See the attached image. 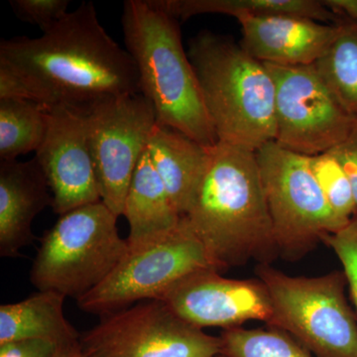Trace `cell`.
<instances>
[{
    "mask_svg": "<svg viewBox=\"0 0 357 357\" xmlns=\"http://www.w3.org/2000/svg\"><path fill=\"white\" fill-rule=\"evenodd\" d=\"M178 317L197 328H241L250 321L269 326L273 307L259 279H230L213 268L194 272L163 299Z\"/></svg>",
    "mask_w": 357,
    "mask_h": 357,
    "instance_id": "7c38bea8",
    "label": "cell"
},
{
    "mask_svg": "<svg viewBox=\"0 0 357 357\" xmlns=\"http://www.w3.org/2000/svg\"><path fill=\"white\" fill-rule=\"evenodd\" d=\"M241 45L249 55L268 64L307 66L318 62L332 46L340 25L294 15H245Z\"/></svg>",
    "mask_w": 357,
    "mask_h": 357,
    "instance_id": "5bb4252c",
    "label": "cell"
},
{
    "mask_svg": "<svg viewBox=\"0 0 357 357\" xmlns=\"http://www.w3.org/2000/svg\"><path fill=\"white\" fill-rule=\"evenodd\" d=\"M187 53L218 142L255 152L275 141V84L264 63L208 30L190 40Z\"/></svg>",
    "mask_w": 357,
    "mask_h": 357,
    "instance_id": "277c9868",
    "label": "cell"
},
{
    "mask_svg": "<svg viewBox=\"0 0 357 357\" xmlns=\"http://www.w3.org/2000/svg\"><path fill=\"white\" fill-rule=\"evenodd\" d=\"M117 218L102 201L60 215L42 236L30 271L32 285L77 301L98 287L128 249Z\"/></svg>",
    "mask_w": 357,
    "mask_h": 357,
    "instance_id": "5b68a950",
    "label": "cell"
},
{
    "mask_svg": "<svg viewBox=\"0 0 357 357\" xmlns=\"http://www.w3.org/2000/svg\"><path fill=\"white\" fill-rule=\"evenodd\" d=\"M55 357H84L82 351L81 344L79 342L76 344L63 345L60 347L58 354Z\"/></svg>",
    "mask_w": 357,
    "mask_h": 357,
    "instance_id": "f1b7e54d",
    "label": "cell"
},
{
    "mask_svg": "<svg viewBox=\"0 0 357 357\" xmlns=\"http://www.w3.org/2000/svg\"><path fill=\"white\" fill-rule=\"evenodd\" d=\"M218 272L278 257L255 152L218 142L184 217Z\"/></svg>",
    "mask_w": 357,
    "mask_h": 357,
    "instance_id": "7a4b0ae2",
    "label": "cell"
},
{
    "mask_svg": "<svg viewBox=\"0 0 357 357\" xmlns=\"http://www.w3.org/2000/svg\"><path fill=\"white\" fill-rule=\"evenodd\" d=\"M47 131L46 107L24 98H0V159L17 160L41 146Z\"/></svg>",
    "mask_w": 357,
    "mask_h": 357,
    "instance_id": "ffe728a7",
    "label": "cell"
},
{
    "mask_svg": "<svg viewBox=\"0 0 357 357\" xmlns=\"http://www.w3.org/2000/svg\"><path fill=\"white\" fill-rule=\"evenodd\" d=\"M0 43V98H24L45 107L84 109L102 98L140 93L132 57L84 1L42 31Z\"/></svg>",
    "mask_w": 357,
    "mask_h": 357,
    "instance_id": "6da1fadb",
    "label": "cell"
},
{
    "mask_svg": "<svg viewBox=\"0 0 357 357\" xmlns=\"http://www.w3.org/2000/svg\"><path fill=\"white\" fill-rule=\"evenodd\" d=\"M264 65L275 84V142L312 156L337 147L347 137L357 114L340 103L314 64Z\"/></svg>",
    "mask_w": 357,
    "mask_h": 357,
    "instance_id": "8fae6325",
    "label": "cell"
},
{
    "mask_svg": "<svg viewBox=\"0 0 357 357\" xmlns=\"http://www.w3.org/2000/svg\"><path fill=\"white\" fill-rule=\"evenodd\" d=\"M65 296L38 291L13 304L0 306V344L22 340H47L63 347L79 342L64 314Z\"/></svg>",
    "mask_w": 357,
    "mask_h": 357,
    "instance_id": "ac0fdd59",
    "label": "cell"
},
{
    "mask_svg": "<svg viewBox=\"0 0 357 357\" xmlns=\"http://www.w3.org/2000/svg\"><path fill=\"white\" fill-rule=\"evenodd\" d=\"M321 243L340 260L357 314V211L345 227L324 237Z\"/></svg>",
    "mask_w": 357,
    "mask_h": 357,
    "instance_id": "cb8c5ba5",
    "label": "cell"
},
{
    "mask_svg": "<svg viewBox=\"0 0 357 357\" xmlns=\"http://www.w3.org/2000/svg\"><path fill=\"white\" fill-rule=\"evenodd\" d=\"M84 357H218L222 340L178 317L163 301L100 317L79 337Z\"/></svg>",
    "mask_w": 357,
    "mask_h": 357,
    "instance_id": "9c48e42d",
    "label": "cell"
},
{
    "mask_svg": "<svg viewBox=\"0 0 357 357\" xmlns=\"http://www.w3.org/2000/svg\"><path fill=\"white\" fill-rule=\"evenodd\" d=\"M60 345L47 340H22L0 344V357H55Z\"/></svg>",
    "mask_w": 357,
    "mask_h": 357,
    "instance_id": "484cf974",
    "label": "cell"
},
{
    "mask_svg": "<svg viewBox=\"0 0 357 357\" xmlns=\"http://www.w3.org/2000/svg\"><path fill=\"white\" fill-rule=\"evenodd\" d=\"M213 267L206 249L184 218L153 241L129 246L105 280L77 302L82 311L103 317L145 301L162 300L194 272Z\"/></svg>",
    "mask_w": 357,
    "mask_h": 357,
    "instance_id": "ba28073f",
    "label": "cell"
},
{
    "mask_svg": "<svg viewBox=\"0 0 357 357\" xmlns=\"http://www.w3.org/2000/svg\"><path fill=\"white\" fill-rule=\"evenodd\" d=\"M47 131L35 158L41 166L57 215L102 201L89 151L84 109L46 107Z\"/></svg>",
    "mask_w": 357,
    "mask_h": 357,
    "instance_id": "4fadbf2b",
    "label": "cell"
},
{
    "mask_svg": "<svg viewBox=\"0 0 357 357\" xmlns=\"http://www.w3.org/2000/svg\"><path fill=\"white\" fill-rule=\"evenodd\" d=\"M211 148L158 123L150 135L148 154L182 218L208 166Z\"/></svg>",
    "mask_w": 357,
    "mask_h": 357,
    "instance_id": "2e32d148",
    "label": "cell"
},
{
    "mask_svg": "<svg viewBox=\"0 0 357 357\" xmlns=\"http://www.w3.org/2000/svg\"><path fill=\"white\" fill-rule=\"evenodd\" d=\"M53 198L36 158L0 163V255L16 258L35 241L32 223Z\"/></svg>",
    "mask_w": 357,
    "mask_h": 357,
    "instance_id": "9a60e30c",
    "label": "cell"
},
{
    "mask_svg": "<svg viewBox=\"0 0 357 357\" xmlns=\"http://www.w3.org/2000/svg\"><path fill=\"white\" fill-rule=\"evenodd\" d=\"M218 357H222V356H218Z\"/></svg>",
    "mask_w": 357,
    "mask_h": 357,
    "instance_id": "f546056e",
    "label": "cell"
},
{
    "mask_svg": "<svg viewBox=\"0 0 357 357\" xmlns=\"http://www.w3.org/2000/svg\"><path fill=\"white\" fill-rule=\"evenodd\" d=\"M14 14L22 22L38 25L42 31L65 17L69 0H10Z\"/></svg>",
    "mask_w": 357,
    "mask_h": 357,
    "instance_id": "d4e9b609",
    "label": "cell"
},
{
    "mask_svg": "<svg viewBox=\"0 0 357 357\" xmlns=\"http://www.w3.org/2000/svg\"><path fill=\"white\" fill-rule=\"evenodd\" d=\"M122 215L129 225V246L153 241L175 229L182 220L147 149L133 174Z\"/></svg>",
    "mask_w": 357,
    "mask_h": 357,
    "instance_id": "e0dca14e",
    "label": "cell"
},
{
    "mask_svg": "<svg viewBox=\"0 0 357 357\" xmlns=\"http://www.w3.org/2000/svg\"><path fill=\"white\" fill-rule=\"evenodd\" d=\"M340 25L337 39L314 66L340 103L357 114V23L344 20Z\"/></svg>",
    "mask_w": 357,
    "mask_h": 357,
    "instance_id": "44dd1931",
    "label": "cell"
},
{
    "mask_svg": "<svg viewBox=\"0 0 357 357\" xmlns=\"http://www.w3.org/2000/svg\"><path fill=\"white\" fill-rule=\"evenodd\" d=\"M323 2L338 17L357 23V0H323Z\"/></svg>",
    "mask_w": 357,
    "mask_h": 357,
    "instance_id": "83f0119b",
    "label": "cell"
},
{
    "mask_svg": "<svg viewBox=\"0 0 357 357\" xmlns=\"http://www.w3.org/2000/svg\"><path fill=\"white\" fill-rule=\"evenodd\" d=\"M84 110L100 199L119 218L157 124L153 105L138 93L102 98Z\"/></svg>",
    "mask_w": 357,
    "mask_h": 357,
    "instance_id": "30bf717a",
    "label": "cell"
},
{
    "mask_svg": "<svg viewBox=\"0 0 357 357\" xmlns=\"http://www.w3.org/2000/svg\"><path fill=\"white\" fill-rule=\"evenodd\" d=\"M255 273L271 299L269 326L289 333L314 357H357V314L347 300L342 270L291 276L259 264Z\"/></svg>",
    "mask_w": 357,
    "mask_h": 357,
    "instance_id": "8992f818",
    "label": "cell"
},
{
    "mask_svg": "<svg viewBox=\"0 0 357 357\" xmlns=\"http://www.w3.org/2000/svg\"><path fill=\"white\" fill-rule=\"evenodd\" d=\"M307 158L326 203L345 227L356 215L357 208L351 180L344 166L333 149Z\"/></svg>",
    "mask_w": 357,
    "mask_h": 357,
    "instance_id": "603a6c76",
    "label": "cell"
},
{
    "mask_svg": "<svg viewBox=\"0 0 357 357\" xmlns=\"http://www.w3.org/2000/svg\"><path fill=\"white\" fill-rule=\"evenodd\" d=\"M222 357H314L280 328H234L222 331Z\"/></svg>",
    "mask_w": 357,
    "mask_h": 357,
    "instance_id": "7402d4cb",
    "label": "cell"
},
{
    "mask_svg": "<svg viewBox=\"0 0 357 357\" xmlns=\"http://www.w3.org/2000/svg\"><path fill=\"white\" fill-rule=\"evenodd\" d=\"M162 10L178 21L202 14L241 16L294 15L328 24H338V17L323 0H153Z\"/></svg>",
    "mask_w": 357,
    "mask_h": 357,
    "instance_id": "d6986e66",
    "label": "cell"
},
{
    "mask_svg": "<svg viewBox=\"0 0 357 357\" xmlns=\"http://www.w3.org/2000/svg\"><path fill=\"white\" fill-rule=\"evenodd\" d=\"M333 150L351 180L357 208V115L351 132Z\"/></svg>",
    "mask_w": 357,
    "mask_h": 357,
    "instance_id": "4316f807",
    "label": "cell"
},
{
    "mask_svg": "<svg viewBox=\"0 0 357 357\" xmlns=\"http://www.w3.org/2000/svg\"><path fill=\"white\" fill-rule=\"evenodd\" d=\"M121 26L126 51L137 68L140 93L153 105L157 123L204 147L217 145L198 77L183 46L178 20L153 0H126Z\"/></svg>",
    "mask_w": 357,
    "mask_h": 357,
    "instance_id": "3957f363",
    "label": "cell"
},
{
    "mask_svg": "<svg viewBox=\"0 0 357 357\" xmlns=\"http://www.w3.org/2000/svg\"><path fill=\"white\" fill-rule=\"evenodd\" d=\"M255 155L279 255L298 261L344 225L326 203L307 156L275 141Z\"/></svg>",
    "mask_w": 357,
    "mask_h": 357,
    "instance_id": "52a82bcc",
    "label": "cell"
}]
</instances>
